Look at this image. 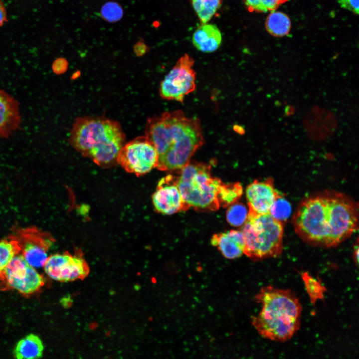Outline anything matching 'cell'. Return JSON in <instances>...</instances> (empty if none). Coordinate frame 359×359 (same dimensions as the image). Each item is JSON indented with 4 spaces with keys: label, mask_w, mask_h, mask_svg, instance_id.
<instances>
[{
    "label": "cell",
    "mask_w": 359,
    "mask_h": 359,
    "mask_svg": "<svg viewBox=\"0 0 359 359\" xmlns=\"http://www.w3.org/2000/svg\"><path fill=\"white\" fill-rule=\"evenodd\" d=\"M44 283L43 277L21 254L16 255L0 272V288L15 289L25 295L36 292Z\"/></svg>",
    "instance_id": "cell-9"
},
{
    "label": "cell",
    "mask_w": 359,
    "mask_h": 359,
    "mask_svg": "<svg viewBox=\"0 0 359 359\" xmlns=\"http://www.w3.org/2000/svg\"><path fill=\"white\" fill-rule=\"evenodd\" d=\"M211 244L228 259H234L244 254L245 240L241 230H230L212 236Z\"/></svg>",
    "instance_id": "cell-15"
},
{
    "label": "cell",
    "mask_w": 359,
    "mask_h": 359,
    "mask_svg": "<svg viewBox=\"0 0 359 359\" xmlns=\"http://www.w3.org/2000/svg\"><path fill=\"white\" fill-rule=\"evenodd\" d=\"M145 137L158 154L157 168L177 173L204 143L200 120L186 117L180 110L166 111L148 119Z\"/></svg>",
    "instance_id": "cell-2"
},
{
    "label": "cell",
    "mask_w": 359,
    "mask_h": 359,
    "mask_svg": "<svg viewBox=\"0 0 359 359\" xmlns=\"http://www.w3.org/2000/svg\"><path fill=\"white\" fill-rule=\"evenodd\" d=\"M256 299L262 306L252 325L263 338L285 342L299 329L302 307L290 291L272 286L261 289Z\"/></svg>",
    "instance_id": "cell-4"
},
{
    "label": "cell",
    "mask_w": 359,
    "mask_h": 359,
    "mask_svg": "<svg viewBox=\"0 0 359 359\" xmlns=\"http://www.w3.org/2000/svg\"><path fill=\"white\" fill-rule=\"evenodd\" d=\"M307 291L312 300L316 301L322 297L324 290L320 283L307 273L303 275Z\"/></svg>",
    "instance_id": "cell-26"
},
{
    "label": "cell",
    "mask_w": 359,
    "mask_h": 359,
    "mask_svg": "<svg viewBox=\"0 0 359 359\" xmlns=\"http://www.w3.org/2000/svg\"><path fill=\"white\" fill-rule=\"evenodd\" d=\"M19 252L20 248L15 240L11 238L0 241V272Z\"/></svg>",
    "instance_id": "cell-22"
},
{
    "label": "cell",
    "mask_w": 359,
    "mask_h": 359,
    "mask_svg": "<svg viewBox=\"0 0 359 359\" xmlns=\"http://www.w3.org/2000/svg\"><path fill=\"white\" fill-rule=\"evenodd\" d=\"M291 213V206L290 203L279 194L273 202L269 214L274 219L283 223L288 219Z\"/></svg>",
    "instance_id": "cell-23"
},
{
    "label": "cell",
    "mask_w": 359,
    "mask_h": 359,
    "mask_svg": "<svg viewBox=\"0 0 359 359\" xmlns=\"http://www.w3.org/2000/svg\"><path fill=\"white\" fill-rule=\"evenodd\" d=\"M21 123L18 102L7 92L0 89V139L12 135L19 129Z\"/></svg>",
    "instance_id": "cell-14"
},
{
    "label": "cell",
    "mask_w": 359,
    "mask_h": 359,
    "mask_svg": "<svg viewBox=\"0 0 359 359\" xmlns=\"http://www.w3.org/2000/svg\"><path fill=\"white\" fill-rule=\"evenodd\" d=\"M340 6L355 14H358L359 11V0H339Z\"/></svg>",
    "instance_id": "cell-27"
},
{
    "label": "cell",
    "mask_w": 359,
    "mask_h": 359,
    "mask_svg": "<svg viewBox=\"0 0 359 359\" xmlns=\"http://www.w3.org/2000/svg\"><path fill=\"white\" fill-rule=\"evenodd\" d=\"M68 67L67 60L63 58H59L53 63L52 69L53 71L58 74H62L66 71Z\"/></svg>",
    "instance_id": "cell-28"
},
{
    "label": "cell",
    "mask_w": 359,
    "mask_h": 359,
    "mask_svg": "<svg viewBox=\"0 0 359 359\" xmlns=\"http://www.w3.org/2000/svg\"><path fill=\"white\" fill-rule=\"evenodd\" d=\"M148 50V46L142 40H139L134 46V51L137 56L144 55Z\"/></svg>",
    "instance_id": "cell-29"
},
{
    "label": "cell",
    "mask_w": 359,
    "mask_h": 359,
    "mask_svg": "<svg viewBox=\"0 0 359 359\" xmlns=\"http://www.w3.org/2000/svg\"><path fill=\"white\" fill-rule=\"evenodd\" d=\"M245 193L248 213L254 214L269 213L273 202L279 194L271 179L263 181L255 180L248 185Z\"/></svg>",
    "instance_id": "cell-13"
},
{
    "label": "cell",
    "mask_w": 359,
    "mask_h": 359,
    "mask_svg": "<svg viewBox=\"0 0 359 359\" xmlns=\"http://www.w3.org/2000/svg\"><path fill=\"white\" fill-rule=\"evenodd\" d=\"M126 137L120 124L105 116H84L76 118L69 141L83 156L102 168L117 164Z\"/></svg>",
    "instance_id": "cell-3"
},
{
    "label": "cell",
    "mask_w": 359,
    "mask_h": 359,
    "mask_svg": "<svg viewBox=\"0 0 359 359\" xmlns=\"http://www.w3.org/2000/svg\"><path fill=\"white\" fill-rule=\"evenodd\" d=\"M359 246L358 244H357L355 248V250L354 251V259L355 260V262L357 264L358 263V257H359Z\"/></svg>",
    "instance_id": "cell-31"
},
{
    "label": "cell",
    "mask_w": 359,
    "mask_h": 359,
    "mask_svg": "<svg viewBox=\"0 0 359 359\" xmlns=\"http://www.w3.org/2000/svg\"><path fill=\"white\" fill-rule=\"evenodd\" d=\"M194 60L184 54L161 81L159 93L164 99L182 103L186 95L196 87V73L192 67Z\"/></svg>",
    "instance_id": "cell-8"
},
{
    "label": "cell",
    "mask_w": 359,
    "mask_h": 359,
    "mask_svg": "<svg viewBox=\"0 0 359 359\" xmlns=\"http://www.w3.org/2000/svg\"><path fill=\"white\" fill-rule=\"evenodd\" d=\"M158 154L154 145L145 136L129 142L119 152L117 164L126 172L142 176L157 168Z\"/></svg>",
    "instance_id": "cell-7"
},
{
    "label": "cell",
    "mask_w": 359,
    "mask_h": 359,
    "mask_svg": "<svg viewBox=\"0 0 359 359\" xmlns=\"http://www.w3.org/2000/svg\"><path fill=\"white\" fill-rule=\"evenodd\" d=\"M248 216V208L242 203L236 202L230 206L226 212L227 222L232 226L242 227Z\"/></svg>",
    "instance_id": "cell-21"
},
{
    "label": "cell",
    "mask_w": 359,
    "mask_h": 359,
    "mask_svg": "<svg viewBox=\"0 0 359 359\" xmlns=\"http://www.w3.org/2000/svg\"><path fill=\"white\" fill-rule=\"evenodd\" d=\"M243 193V188L239 182L225 183L220 186L218 199L220 206L226 207L238 202Z\"/></svg>",
    "instance_id": "cell-19"
},
{
    "label": "cell",
    "mask_w": 359,
    "mask_h": 359,
    "mask_svg": "<svg viewBox=\"0 0 359 359\" xmlns=\"http://www.w3.org/2000/svg\"><path fill=\"white\" fill-rule=\"evenodd\" d=\"M44 346L41 339L31 334L21 339L14 350L16 359H39L42 356Z\"/></svg>",
    "instance_id": "cell-17"
},
{
    "label": "cell",
    "mask_w": 359,
    "mask_h": 359,
    "mask_svg": "<svg viewBox=\"0 0 359 359\" xmlns=\"http://www.w3.org/2000/svg\"><path fill=\"white\" fill-rule=\"evenodd\" d=\"M210 165L190 160L177 173V185L189 209L215 211L220 207L218 199L223 181L211 174Z\"/></svg>",
    "instance_id": "cell-5"
},
{
    "label": "cell",
    "mask_w": 359,
    "mask_h": 359,
    "mask_svg": "<svg viewBox=\"0 0 359 359\" xmlns=\"http://www.w3.org/2000/svg\"><path fill=\"white\" fill-rule=\"evenodd\" d=\"M245 240L244 254L252 259L276 257L283 250V223L269 213H248L241 230Z\"/></svg>",
    "instance_id": "cell-6"
},
{
    "label": "cell",
    "mask_w": 359,
    "mask_h": 359,
    "mask_svg": "<svg viewBox=\"0 0 359 359\" xmlns=\"http://www.w3.org/2000/svg\"><path fill=\"white\" fill-rule=\"evenodd\" d=\"M222 40L221 33L215 24H202L194 31L192 42L199 51L210 53L216 51Z\"/></svg>",
    "instance_id": "cell-16"
},
{
    "label": "cell",
    "mask_w": 359,
    "mask_h": 359,
    "mask_svg": "<svg viewBox=\"0 0 359 359\" xmlns=\"http://www.w3.org/2000/svg\"><path fill=\"white\" fill-rule=\"evenodd\" d=\"M100 13L104 20L109 22H114L122 18L123 9L117 2L109 1L102 6Z\"/></svg>",
    "instance_id": "cell-25"
},
{
    "label": "cell",
    "mask_w": 359,
    "mask_h": 359,
    "mask_svg": "<svg viewBox=\"0 0 359 359\" xmlns=\"http://www.w3.org/2000/svg\"><path fill=\"white\" fill-rule=\"evenodd\" d=\"M265 26L267 31L272 35L281 37L287 35L291 29L290 18L284 12L273 10L268 15Z\"/></svg>",
    "instance_id": "cell-18"
},
{
    "label": "cell",
    "mask_w": 359,
    "mask_h": 359,
    "mask_svg": "<svg viewBox=\"0 0 359 359\" xmlns=\"http://www.w3.org/2000/svg\"><path fill=\"white\" fill-rule=\"evenodd\" d=\"M296 233L312 245L335 247L357 229L358 206L338 192L326 191L302 201L293 217Z\"/></svg>",
    "instance_id": "cell-1"
},
{
    "label": "cell",
    "mask_w": 359,
    "mask_h": 359,
    "mask_svg": "<svg viewBox=\"0 0 359 359\" xmlns=\"http://www.w3.org/2000/svg\"><path fill=\"white\" fill-rule=\"evenodd\" d=\"M222 0H191L192 5L202 24L206 23L220 6Z\"/></svg>",
    "instance_id": "cell-20"
},
{
    "label": "cell",
    "mask_w": 359,
    "mask_h": 359,
    "mask_svg": "<svg viewBox=\"0 0 359 359\" xmlns=\"http://www.w3.org/2000/svg\"><path fill=\"white\" fill-rule=\"evenodd\" d=\"M7 20L6 7L3 2L0 0V27L2 26Z\"/></svg>",
    "instance_id": "cell-30"
},
{
    "label": "cell",
    "mask_w": 359,
    "mask_h": 359,
    "mask_svg": "<svg viewBox=\"0 0 359 359\" xmlns=\"http://www.w3.org/2000/svg\"><path fill=\"white\" fill-rule=\"evenodd\" d=\"M178 176L169 175L161 179L152 195L156 211L165 215H171L188 210L177 185Z\"/></svg>",
    "instance_id": "cell-12"
},
{
    "label": "cell",
    "mask_w": 359,
    "mask_h": 359,
    "mask_svg": "<svg viewBox=\"0 0 359 359\" xmlns=\"http://www.w3.org/2000/svg\"><path fill=\"white\" fill-rule=\"evenodd\" d=\"M288 0H244V4L251 12H266L275 10Z\"/></svg>",
    "instance_id": "cell-24"
},
{
    "label": "cell",
    "mask_w": 359,
    "mask_h": 359,
    "mask_svg": "<svg viewBox=\"0 0 359 359\" xmlns=\"http://www.w3.org/2000/svg\"><path fill=\"white\" fill-rule=\"evenodd\" d=\"M46 273L60 282L83 279L89 273V268L81 251L74 255L66 252L48 257L44 265Z\"/></svg>",
    "instance_id": "cell-11"
},
{
    "label": "cell",
    "mask_w": 359,
    "mask_h": 359,
    "mask_svg": "<svg viewBox=\"0 0 359 359\" xmlns=\"http://www.w3.org/2000/svg\"><path fill=\"white\" fill-rule=\"evenodd\" d=\"M11 238L18 242L26 262L37 268L44 266L48 258L47 251L54 241L49 233L33 227L17 229Z\"/></svg>",
    "instance_id": "cell-10"
}]
</instances>
